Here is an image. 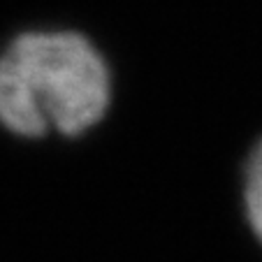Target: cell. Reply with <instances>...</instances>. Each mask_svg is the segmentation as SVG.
<instances>
[{"mask_svg": "<svg viewBox=\"0 0 262 262\" xmlns=\"http://www.w3.org/2000/svg\"><path fill=\"white\" fill-rule=\"evenodd\" d=\"M114 107V68L77 28L16 30L0 47V130L40 142L79 139Z\"/></svg>", "mask_w": 262, "mask_h": 262, "instance_id": "6da1fadb", "label": "cell"}, {"mask_svg": "<svg viewBox=\"0 0 262 262\" xmlns=\"http://www.w3.org/2000/svg\"><path fill=\"white\" fill-rule=\"evenodd\" d=\"M239 200L251 237L262 248V137L248 146L239 172Z\"/></svg>", "mask_w": 262, "mask_h": 262, "instance_id": "7a4b0ae2", "label": "cell"}]
</instances>
